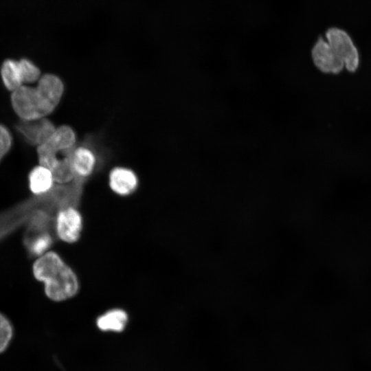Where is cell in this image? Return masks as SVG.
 Here are the masks:
<instances>
[{
    "mask_svg": "<svg viewBox=\"0 0 371 371\" xmlns=\"http://www.w3.org/2000/svg\"><path fill=\"white\" fill-rule=\"evenodd\" d=\"M64 92L61 79L46 74L36 87L22 85L12 93L11 103L16 114L23 120L46 117L59 104Z\"/></svg>",
    "mask_w": 371,
    "mask_h": 371,
    "instance_id": "obj_1",
    "label": "cell"
},
{
    "mask_svg": "<svg viewBox=\"0 0 371 371\" xmlns=\"http://www.w3.org/2000/svg\"><path fill=\"white\" fill-rule=\"evenodd\" d=\"M32 272L38 281L44 283L45 293L53 301L69 299L79 290L76 273L55 251L40 256L32 265Z\"/></svg>",
    "mask_w": 371,
    "mask_h": 371,
    "instance_id": "obj_2",
    "label": "cell"
},
{
    "mask_svg": "<svg viewBox=\"0 0 371 371\" xmlns=\"http://www.w3.org/2000/svg\"><path fill=\"white\" fill-rule=\"evenodd\" d=\"M326 38L344 67L349 71H355L359 67V55L349 34L342 29L332 27L326 32Z\"/></svg>",
    "mask_w": 371,
    "mask_h": 371,
    "instance_id": "obj_3",
    "label": "cell"
},
{
    "mask_svg": "<svg viewBox=\"0 0 371 371\" xmlns=\"http://www.w3.org/2000/svg\"><path fill=\"white\" fill-rule=\"evenodd\" d=\"M55 229L58 237L63 242L74 243L79 240L82 218L76 207H66L57 212Z\"/></svg>",
    "mask_w": 371,
    "mask_h": 371,
    "instance_id": "obj_4",
    "label": "cell"
},
{
    "mask_svg": "<svg viewBox=\"0 0 371 371\" xmlns=\"http://www.w3.org/2000/svg\"><path fill=\"white\" fill-rule=\"evenodd\" d=\"M16 128L29 144L37 147L47 142L56 128L49 120L43 117L34 120H21Z\"/></svg>",
    "mask_w": 371,
    "mask_h": 371,
    "instance_id": "obj_5",
    "label": "cell"
},
{
    "mask_svg": "<svg viewBox=\"0 0 371 371\" xmlns=\"http://www.w3.org/2000/svg\"><path fill=\"white\" fill-rule=\"evenodd\" d=\"M311 56L315 65L322 72L337 74L344 67L342 60L322 37L313 45Z\"/></svg>",
    "mask_w": 371,
    "mask_h": 371,
    "instance_id": "obj_6",
    "label": "cell"
},
{
    "mask_svg": "<svg viewBox=\"0 0 371 371\" xmlns=\"http://www.w3.org/2000/svg\"><path fill=\"white\" fill-rule=\"evenodd\" d=\"M109 186L115 194L120 196H128L137 189L138 178L131 169L116 167L110 172Z\"/></svg>",
    "mask_w": 371,
    "mask_h": 371,
    "instance_id": "obj_7",
    "label": "cell"
},
{
    "mask_svg": "<svg viewBox=\"0 0 371 371\" xmlns=\"http://www.w3.org/2000/svg\"><path fill=\"white\" fill-rule=\"evenodd\" d=\"M94 153L85 146L75 147L71 155V164L76 178L86 179L95 166Z\"/></svg>",
    "mask_w": 371,
    "mask_h": 371,
    "instance_id": "obj_8",
    "label": "cell"
},
{
    "mask_svg": "<svg viewBox=\"0 0 371 371\" xmlns=\"http://www.w3.org/2000/svg\"><path fill=\"white\" fill-rule=\"evenodd\" d=\"M28 181L30 191L36 195L48 193L56 183L51 170L41 165L32 169Z\"/></svg>",
    "mask_w": 371,
    "mask_h": 371,
    "instance_id": "obj_9",
    "label": "cell"
},
{
    "mask_svg": "<svg viewBox=\"0 0 371 371\" xmlns=\"http://www.w3.org/2000/svg\"><path fill=\"white\" fill-rule=\"evenodd\" d=\"M76 134L72 128L63 125L56 128L48 143L57 152H66L74 148Z\"/></svg>",
    "mask_w": 371,
    "mask_h": 371,
    "instance_id": "obj_10",
    "label": "cell"
},
{
    "mask_svg": "<svg viewBox=\"0 0 371 371\" xmlns=\"http://www.w3.org/2000/svg\"><path fill=\"white\" fill-rule=\"evenodd\" d=\"M128 315L122 309L108 311L97 319L98 327L104 331H122L127 323Z\"/></svg>",
    "mask_w": 371,
    "mask_h": 371,
    "instance_id": "obj_11",
    "label": "cell"
},
{
    "mask_svg": "<svg viewBox=\"0 0 371 371\" xmlns=\"http://www.w3.org/2000/svg\"><path fill=\"white\" fill-rule=\"evenodd\" d=\"M1 76L5 88L14 91L23 85L19 60L6 59L1 67Z\"/></svg>",
    "mask_w": 371,
    "mask_h": 371,
    "instance_id": "obj_12",
    "label": "cell"
},
{
    "mask_svg": "<svg viewBox=\"0 0 371 371\" xmlns=\"http://www.w3.org/2000/svg\"><path fill=\"white\" fill-rule=\"evenodd\" d=\"M14 335V328L8 317L0 312V354L8 348Z\"/></svg>",
    "mask_w": 371,
    "mask_h": 371,
    "instance_id": "obj_13",
    "label": "cell"
},
{
    "mask_svg": "<svg viewBox=\"0 0 371 371\" xmlns=\"http://www.w3.org/2000/svg\"><path fill=\"white\" fill-rule=\"evenodd\" d=\"M23 84L33 83L38 81L41 77L39 68L31 60L21 58L19 60Z\"/></svg>",
    "mask_w": 371,
    "mask_h": 371,
    "instance_id": "obj_14",
    "label": "cell"
},
{
    "mask_svg": "<svg viewBox=\"0 0 371 371\" xmlns=\"http://www.w3.org/2000/svg\"><path fill=\"white\" fill-rule=\"evenodd\" d=\"M12 141V136L9 131L0 124V161L10 150Z\"/></svg>",
    "mask_w": 371,
    "mask_h": 371,
    "instance_id": "obj_15",
    "label": "cell"
},
{
    "mask_svg": "<svg viewBox=\"0 0 371 371\" xmlns=\"http://www.w3.org/2000/svg\"><path fill=\"white\" fill-rule=\"evenodd\" d=\"M52 238L48 234H44L34 241L32 245V251L36 254H43L50 246Z\"/></svg>",
    "mask_w": 371,
    "mask_h": 371,
    "instance_id": "obj_16",
    "label": "cell"
}]
</instances>
